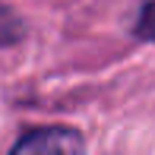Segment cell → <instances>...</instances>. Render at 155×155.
<instances>
[{
  "label": "cell",
  "instance_id": "3957f363",
  "mask_svg": "<svg viewBox=\"0 0 155 155\" xmlns=\"http://www.w3.org/2000/svg\"><path fill=\"white\" fill-rule=\"evenodd\" d=\"M133 38L136 41H155V0H146L133 22Z\"/></svg>",
  "mask_w": 155,
  "mask_h": 155
},
{
  "label": "cell",
  "instance_id": "6da1fadb",
  "mask_svg": "<svg viewBox=\"0 0 155 155\" xmlns=\"http://www.w3.org/2000/svg\"><path fill=\"white\" fill-rule=\"evenodd\" d=\"M86 139L73 127H29L13 143V155H45V152H82Z\"/></svg>",
  "mask_w": 155,
  "mask_h": 155
},
{
  "label": "cell",
  "instance_id": "7a4b0ae2",
  "mask_svg": "<svg viewBox=\"0 0 155 155\" xmlns=\"http://www.w3.org/2000/svg\"><path fill=\"white\" fill-rule=\"evenodd\" d=\"M25 38V19L0 0V48H13Z\"/></svg>",
  "mask_w": 155,
  "mask_h": 155
}]
</instances>
